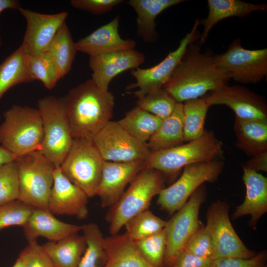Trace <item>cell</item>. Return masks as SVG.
I'll return each instance as SVG.
<instances>
[{
	"label": "cell",
	"mask_w": 267,
	"mask_h": 267,
	"mask_svg": "<svg viewBox=\"0 0 267 267\" xmlns=\"http://www.w3.org/2000/svg\"><path fill=\"white\" fill-rule=\"evenodd\" d=\"M213 56L202 52L199 44H190L163 88L177 103H183L226 85L230 78L215 65Z\"/></svg>",
	"instance_id": "obj_1"
},
{
	"label": "cell",
	"mask_w": 267,
	"mask_h": 267,
	"mask_svg": "<svg viewBox=\"0 0 267 267\" xmlns=\"http://www.w3.org/2000/svg\"><path fill=\"white\" fill-rule=\"evenodd\" d=\"M63 100L73 138L92 139L110 121L115 104L113 94L91 79L71 89Z\"/></svg>",
	"instance_id": "obj_2"
},
{
	"label": "cell",
	"mask_w": 267,
	"mask_h": 267,
	"mask_svg": "<svg viewBox=\"0 0 267 267\" xmlns=\"http://www.w3.org/2000/svg\"><path fill=\"white\" fill-rule=\"evenodd\" d=\"M163 188L161 172L146 168L142 170L107 213L106 218L111 235L118 234L129 220L148 209L152 198Z\"/></svg>",
	"instance_id": "obj_3"
},
{
	"label": "cell",
	"mask_w": 267,
	"mask_h": 267,
	"mask_svg": "<svg viewBox=\"0 0 267 267\" xmlns=\"http://www.w3.org/2000/svg\"><path fill=\"white\" fill-rule=\"evenodd\" d=\"M3 116L0 125L1 146L16 156L40 150L43 128L38 108L13 105Z\"/></svg>",
	"instance_id": "obj_4"
},
{
	"label": "cell",
	"mask_w": 267,
	"mask_h": 267,
	"mask_svg": "<svg viewBox=\"0 0 267 267\" xmlns=\"http://www.w3.org/2000/svg\"><path fill=\"white\" fill-rule=\"evenodd\" d=\"M43 123V139L40 151L55 167H59L73 138L65 110L63 98L47 96L38 101Z\"/></svg>",
	"instance_id": "obj_5"
},
{
	"label": "cell",
	"mask_w": 267,
	"mask_h": 267,
	"mask_svg": "<svg viewBox=\"0 0 267 267\" xmlns=\"http://www.w3.org/2000/svg\"><path fill=\"white\" fill-rule=\"evenodd\" d=\"M222 152V142L212 133L205 131L200 137L185 144L152 152L145 168L172 174L189 165L216 160Z\"/></svg>",
	"instance_id": "obj_6"
},
{
	"label": "cell",
	"mask_w": 267,
	"mask_h": 267,
	"mask_svg": "<svg viewBox=\"0 0 267 267\" xmlns=\"http://www.w3.org/2000/svg\"><path fill=\"white\" fill-rule=\"evenodd\" d=\"M20 185L19 199L33 207L48 209L55 166L39 150L16 156Z\"/></svg>",
	"instance_id": "obj_7"
},
{
	"label": "cell",
	"mask_w": 267,
	"mask_h": 267,
	"mask_svg": "<svg viewBox=\"0 0 267 267\" xmlns=\"http://www.w3.org/2000/svg\"><path fill=\"white\" fill-rule=\"evenodd\" d=\"M104 161L92 139L74 138L59 168L72 183L91 198L96 196Z\"/></svg>",
	"instance_id": "obj_8"
},
{
	"label": "cell",
	"mask_w": 267,
	"mask_h": 267,
	"mask_svg": "<svg viewBox=\"0 0 267 267\" xmlns=\"http://www.w3.org/2000/svg\"><path fill=\"white\" fill-rule=\"evenodd\" d=\"M202 185L167 221L164 228L166 237L164 267H172L188 241L202 225L199 215L201 205L205 198L206 189Z\"/></svg>",
	"instance_id": "obj_9"
},
{
	"label": "cell",
	"mask_w": 267,
	"mask_h": 267,
	"mask_svg": "<svg viewBox=\"0 0 267 267\" xmlns=\"http://www.w3.org/2000/svg\"><path fill=\"white\" fill-rule=\"evenodd\" d=\"M223 168L222 162L217 160L185 166L176 181L160 191L158 204L162 210L173 214L179 210L204 182L216 181Z\"/></svg>",
	"instance_id": "obj_10"
},
{
	"label": "cell",
	"mask_w": 267,
	"mask_h": 267,
	"mask_svg": "<svg viewBox=\"0 0 267 267\" xmlns=\"http://www.w3.org/2000/svg\"><path fill=\"white\" fill-rule=\"evenodd\" d=\"M213 59L230 79L241 84H257L267 75V48H244L240 39L234 40L225 52L213 55Z\"/></svg>",
	"instance_id": "obj_11"
},
{
	"label": "cell",
	"mask_w": 267,
	"mask_h": 267,
	"mask_svg": "<svg viewBox=\"0 0 267 267\" xmlns=\"http://www.w3.org/2000/svg\"><path fill=\"white\" fill-rule=\"evenodd\" d=\"M229 205L217 200L208 209L206 226L211 234L213 260L220 258L249 259L256 254L248 249L235 232L229 217Z\"/></svg>",
	"instance_id": "obj_12"
},
{
	"label": "cell",
	"mask_w": 267,
	"mask_h": 267,
	"mask_svg": "<svg viewBox=\"0 0 267 267\" xmlns=\"http://www.w3.org/2000/svg\"><path fill=\"white\" fill-rule=\"evenodd\" d=\"M92 140L106 161L146 162L152 153L147 144L134 138L117 122L110 121Z\"/></svg>",
	"instance_id": "obj_13"
},
{
	"label": "cell",
	"mask_w": 267,
	"mask_h": 267,
	"mask_svg": "<svg viewBox=\"0 0 267 267\" xmlns=\"http://www.w3.org/2000/svg\"><path fill=\"white\" fill-rule=\"evenodd\" d=\"M200 23L199 18L196 19L190 31L180 41L178 47L158 64L149 68L138 67L133 69L132 74L135 82L128 86L127 89H137L134 93L138 99L163 88L183 57L188 45L199 39L198 27Z\"/></svg>",
	"instance_id": "obj_14"
},
{
	"label": "cell",
	"mask_w": 267,
	"mask_h": 267,
	"mask_svg": "<svg viewBox=\"0 0 267 267\" xmlns=\"http://www.w3.org/2000/svg\"><path fill=\"white\" fill-rule=\"evenodd\" d=\"M204 96L210 106H226L234 112L236 117L267 121L265 98L244 87L226 84Z\"/></svg>",
	"instance_id": "obj_15"
},
{
	"label": "cell",
	"mask_w": 267,
	"mask_h": 267,
	"mask_svg": "<svg viewBox=\"0 0 267 267\" xmlns=\"http://www.w3.org/2000/svg\"><path fill=\"white\" fill-rule=\"evenodd\" d=\"M18 10L27 22L22 44L26 55H35L45 51L60 27L65 23L68 13L44 14L20 7Z\"/></svg>",
	"instance_id": "obj_16"
},
{
	"label": "cell",
	"mask_w": 267,
	"mask_h": 267,
	"mask_svg": "<svg viewBox=\"0 0 267 267\" xmlns=\"http://www.w3.org/2000/svg\"><path fill=\"white\" fill-rule=\"evenodd\" d=\"M145 60L144 55L134 49L109 52L89 56L91 79L100 89L108 90L111 81L118 75L136 69Z\"/></svg>",
	"instance_id": "obj_17"
},
{
	"label": "cell",
	"mask_w": 267,
	"mask_h": 267,
	"mask_svg": "<svg viewBox=\"0 0 267 267\" xmlns=\"http://www.w3.org/2000/svg\"><path fill=\"white\" fill-rule=\"evenodd\" d=\"M145 167V162L116 163L104 161L96 195L101 207H111L123 194L126 185Z\"/></svg>",
	"instance_id": "obj_18"
},
{
	"label": "cell",
	"mask_w": 267,
	"mask_h": 267,
	"mask_svg": "<svg viewBox=\"0 0 267 267\" xmlns=\"http://www.w3.org/2000/svg\"><path fill=\"white\" fill-rule=\"evenodd\" d=\"M88 197L56 167L48 209L54 215L74 216L82 219L88 214Z\"/></svg>",
	"instance_id": "obj_19"
},
{
	"label": "cell",
	"mask_w": 267,
	"mask_h": 267,
	"mask_svg": "<svg viewBox=\"0 0 267 267\" xmlns=\"http://www.w3.org/2000/svg\"><path fill=\"white\" fill-rule=\"evenodd\" d=\"M28 243L37 242L42 237L49 241H57L82 231V225L71 224L57 219L48 209L34 208L23 226Z\"/></svg>",
	"instance_id": "obj_20"
},
{
	"label": "cell",
	"mask_w": 267,
	"mask_h": 267,
	"mask_svg": "<svg viewBox=\"0 0 267 267\" xmlns=\"http://www.w3.org/2000/svg\"><path fill=\"white\" fill-rule=\"evenodd\" d=\"M119 16L75 42L77 51L89 56L122 50L134 49L135 42L122 39L119 33Z\"/></svg>",
	"instance_id": "obj_21"
},
{
	"label": "cell",
	"mask_w": 267,
	"mask_h": 267,
	"mask_svg": "<svg viewBox=\"0 0 267 267\" xmlns=\"http://www.w3.org/2000/svg\"><path fill=\"white\" fill-rule=\"evenodd\" d=\"M242 167L246 195L243 203L236 207L232 217L250 215V222L255 224L267 211V178L258 172Z\"/></svg>",
	"instance_id": "obj_22"
},
{
	"label": "cell",
	"mask_w": 267,
	"mask_h": 267,
	"mask_svg": "<svg viewBox=\"0 0 267 267\" xmlns=\"http://www.w3.org/2000/svg\"><path fill=\"white\" fill-rule=\"evenodd\" d=\"M106 259L103 267H153L126 233L104 237Z\"/></svg>",
	"instance_id": "obj_23"
},
{
	"label": "cell",
	"mask_w": 267,
	"mask_h": 267,
	"mask_svg": "<svg viewBox=\"0 0 267 267\" xmlns=\"http://www.w3.org/2000/svg\"><path fill=\"white\" fill-rule=\"evenodd\" d=\"M208 14L202 24L203 30L200 35L199 44L204 43L213 27L220 21L232 17L242 18L252 12L266 11L265 3L255 4L239 0H208Z\"/></svg>",
	"instance_id": "obj_24"
},
{
	"label": "cell",
	"mask_w": 267,
	"mask_h": 267,
	"mask_svg": "<svg viewBox=\"0 0 267 267\" xmlns=\"http://www.w3.org/2000/svg\"><path fill=\"white\" fill-rule=\"evenodd\" d=\"M233 129L236 145L246 155L253 157L267 152V121L235 117Z\"/></svg>",
	"instance_id": "obj_25"
},
{
	"label": "cell",
	"mask_w": 267,
	"mask_h": 267,
	"mask_svg": "<svg viewBox=\"0 0 267 267\" xmlns=\"http://www.w3.org/2000/svg\"><path fill=\"white\" fill-rule=\"evenodd\" d=\"M184 1L182 0H130L129 4L136 13L137 35L145 43L158 38L155 19L165 9Z\"/></svg>",
	"instance_id": "obj_26"
},
{
	"label": "cell",
	"mask_w": 267,
	"mask_h": 267,
	"mask_svg": "<svg viewBox=\"0 0 267 267\" xmlns=\"http://www.w3.org/2000/svg\"><path fill=\"white\" fill-rule=\"evenodd\" d=\"M183 142V103H177L172 113L162 120L147 145L154 152L174 147Z\"/></svg>",
	"instance_id": "obj_27"
},
{
	"label": "cell",
	"mask_w": 267,
	"mask_h": 267,
	"mask_svg": "<svg viewBox=\"0 0 267 267\" xmlns=\"http://www.w3.org/2000/svg\"><path fill=\"white\" fill-rule=\"evenodd\" d=\"M41 246L56 267H77L86 251L87 243L83 235L76 233Z\"/></svg>",
	"instance_id": "obj_28"
},
{
	"label": "cell",
	"mask_w": 267,
	"mask_h": 267,
	"mask_svg": "<svg viewBox=\"0 0 267 267\" xmlns=\"http://www.w3.org/2000/svg\"><path fill=\"white\" fill-rule=\"evenodd\" d=\"M45 51L55 64L60 79L70 72L77 51L66 23L58 29Z\"/></svg>",
	"instance_id": "obj_29"
},
{
	"label": "cell",
	"mask_w": 267,
	"mask_h": 267,
	"mask_svg": "<svg viewBox=\"0 0 267 267\" xmlns=\"http://www.w3.org/2000/svg\"><path fill=\"white\" fill-rule=\"evenodd\" d=\"M162 121V120L155 115L136 106L117 122L134 138L147 144Z\"/></svg>",
	"instance_id": "obj_30"
},
{
	"label": "cell",
	"mask_w": 267,
	"mask_h": 267,
	"mask_svg": "<svg viewBox=\"0 0 267 267\" xmlns=\"http://www.w3.org/2000/svg\"><path fill=\"white\" fill-rule=\"evenodd\" d=\"M35 81L29 73L19 46L0 64V99L11 88Z\"/></svg>",
	"instance_id": "obj_31"
},
{
	"label": "cell",
	"mask_w": 267,
	"mask_h": 267,
	"mask_svg": "<svg viewBox=\"0 0 267 267\" xmlns=\"http://www.w3.org/2000/svg\"><path fill=\"white\" fill-rule=\"evenodd\" d=\"M210 106L204 96L183 103L184 142L197 139L203 134L206 131L205 119Z\"/></svg>",
	"instance_id": "obj_32"
},
{
	"label": "cell",
	"mask_w": 267,
	"mask_h": 267,
	"mask_svg": "<svg viewBox=\"0 0 267 267\" xmlns=\"http://www.w3.org/2000/svg\"><path fill=\"white\" fill-rule=\"evenodd\" d=\"M82 231L87 248L77 267H103L106 259L104 237L98 225L95 223L85 224Z\"/></svg>",
	"instance_id": "obj_33"
},
{
	"label": "cell",
	"mask_w": 267,
	"mask_h": 267,
	"mask_svg": "<svg viewBox=\"0 0 267 267\" xmlns=\"http://www.w3.org/2000/svg\"><path fill=\"white\" fill-rule=\"evenodd\" d=\"M24 59L26 67L35 80L42 82L48 89L54 88L60 78L56 66L47 52L24 55Z\"/></svg>",
	"instance_id": "obj_34"
},
{
	"label": "cell",
	"mask_w": 267,
	"mask_h": 267,
	"mask_svg": "<svg viewBox=\"0 0 267 267\" xmlns=\"http://www.w3.org/2000/svg\"><path fill=\"white\" fill-rule=\"evenodd\" d=\"M165 221L148 209L137 214L125 224L126 233L133 240L137 241L154 235L162 230Z\"/></svg>",
	"instance_id": "obj_35"
},
{
	"label": "cell",
	"mask_w": 267,
	"mask_h": 267,
	"mask_svg": "<svg viewBox=\"0 0 267 267\" xmlns=\"http://www.w3.org/2000/svg\"><path fill=\"white\" fill-rule=\"evenodd\" d=\"M177 104L174 98L162 88L138 98L136 106L163 120L172 113Z\"/></svg>",
	"instance_id": "obj_36"
},
{
	"label": "cell",
	"mask_w": 267,
	"mask_h": 267,
	"mask_svg": "<svg viewBox=\"0 0 267 267\" xmlns=\"http://www.w3.org/2000/svg\"><path fill=\"white\" fill-rule=\"evenodd\" d=\"M143 258L153 267H164L166 237L164 228L144 239L134 241Z\"/></svg>",
	"instance_id": "obj_37"
},
{
	"label": "cell",
	"mask_w": 267,
	"mask_h": 267,
	"mask_svg": "<svg viewBox=\"0 0 267 267\" xmlns=\"http://www.w3.org/2000/svg\"><path fill=\"white\" fill-rule=\"evenodd\" d=\"M34 207L16 200L0 205V230L12 226H23Z\"/></svg>",
	"instance_id": "obj_38"
},
{
	"label": "cell",
	"mask_w": 267,
	"mask_h": 267,
	"mask_svg": "<svg viewBox=\"0 0 267 267\" xmlns=\"http://www.w3.org/2000/svg\"><path fill=\"white\" fill-rule=\"evenodd\" d=\"M18 172L14 161L0 165V205L19 199Z\"/></svg>",
	"instance_id": "obj_39"
},
{
	"label": "cell",
	"mask_w": 267,
	"mask_h": 267,
	"mask_svg": "<svg viewBox=\"0 0 267 267\" xmlns=\"http://www.w3.org/2000/svg\"><path fill=\"white\" fill-rule=\"evenodd\" d=\"M183 250L197 256L213 259V240L210 231L206 225L202 224L189 239Z\"/></svg>",
	"instance_id": "obj_40"
},
{
	"label": "cell",
	"mask_w": 267,
	"mask_h": 267,
	"mask_svg": "<svg viewBox=\"0 0 267 267\" xmlns=\"http://www.w3.org/2000/svg\"><path fill=\"white\" fill-rule=\"evenodd\" d=\"M28 243L21 252L24 258L26 267H56L37 242Z\"/></svg>",
	"instance_id": "obj_41"
},
{
	"label": "cell",
	"mask_w": 267,
	"mask_h": 267,
	"mask_svg": "<svg viewBox=\"0 0 267 267\" xmlns=\"http://www.w3.org/2000/svg\"><path fill=\"white\" fill-rule=\"evenodd\" d=\"M267 253L262 251L249 259L220 258L214 259L211 267H264Z\"/></svg>",
	"instance_id": "obj_42"
},
{
	"label": "cell",
	"mask_w": 267,
	"mask_h": 267,
	"mask_svg": "<svg viewBox=\"0 0 267 267\" xmlns=\"http://www.w3.org/2000/svg\"><path fill=\"white\" fill-rule=\"evenodd\" d=\"M123 2L122 0H72L70 4L77 9L93 14H101L109 11Z\"/></svg>",
	"instance_id": "obj_43"
},
{
	"label": "cell",
	"mask_w": 267,
	"mask_h": 267,
	"mask_svg": "<svg viewBox=\"0 0 267 267\" xmlns=\"http://www.w3.org/2000/svg\"><path fill=\"white\" fill-rule=\"evenodd\" d=\"M213 261L212 259L197 256L183 250L172 267H211Z\"/></svg>",
	"instance_id": "obj_44"
},
{
	"label": "cell",
	"mask_w": 267,
	"mask_h": 267,
	"mask_svg": "<svg viewBox=\"0 0 267 267\" xmlns=\"http://www.w3.org/2000/svg\"><path fill=\"white\" fill-rule=\"evenodd\" d=\"M243 166L258 171H267V152L254 156Z\"/></svg>",
	"instance_id": "obj_45"
},
{
	"label": "cell",
	"mask_w": 267,
	"mask_h": 267,
	"mask_svg": "<svg viewBox=\"0 0 267 267\" xmlns=\"http://www.w3.org/2000/svg\"><path fill=\"white\" fill-rule=\"evenodd\" d=\"M20 3L17 0H0V13L8 9H19ZM2 45V40L0 36V46Z\"/></svg>",
	"instance_id": "obj_46"
},
{
	"label": "cell",
	"mask_w": 267,
	"mask_h": 267,
	"mask_svg": "<svg viewBox=\"0 0 267 267\" xmlns=\"http://www.w3.org/2000/svg\"><path fill=\"white\" fill-rule=\"evenodd\" d=\"M16 156L2 146H0V165L14 161Z\"/></svg>",
	"instance_id": "obj_47"
},
{
	"label": "cell",
	"mask_w": 267,
	"mask_h": 267,
	"mask_svg": "<svg viewBox=\"0 0 267 267\" xmlns=\"http://www.w3.org/2000/svg\"><path fill=\"white\" fill-rule=\"evenodd\" d=\"M12 267H26L24 258L21 253Z\"/></svg>",
	"instance_id": "obj_48"
},
{
	"label": "cell",
	"mask_w": 267,
	"mask_h": 267,
	"mask_svg": "<svg viewBox=\"0 0 267 267\" xmlns=\"http://www.w3.org/2000/svg\"><path fill=\"white\" fill-rule=\"evenodd\" d=\"M264 267H267V265H266V266H265Z\"/></svg>",
	"instance_id": "obj_49"
},
{
	"label": "cell",
	"mask_w": 267,
	"mask_h": 267,
	"mask_svg": "<svg viewBox=\"0 0 267 267\" xmlns=\"http://www.w3.org/2000/svg\"></svg>",
	"instance_id": "obj_50"
}]
</instances>
